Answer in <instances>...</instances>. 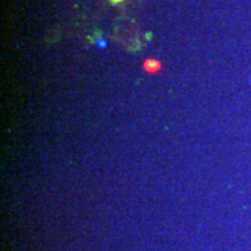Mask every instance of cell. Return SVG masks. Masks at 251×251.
Here are the masks:
<instances>
[{
  "label": "cell",
  "instance_id": "7a4b0ae2",
  "mask_svg": "<svg viewBox=\"0 0 251 251\" xmlns=\"http://www.w3.org/2000/svg\"><path fill=\"white\" fill-rule=\"evenodd\" d=\"M97 46H98L99 48H105V47L107 46V45H106L105 41H103L102 39H100V40H99V43H98V45H97Z\"/></svg>",
  "mask_w": 251,
  "mask_h": 251
},
{
  "label": "cell",
  "instance_id": "6da1fadb",
  "mask_svg": "<svg viewBox=\"0 0 251 251\" xmlns=\"http://www.w3.org/2000/svg\"><path fill=\"white\" fill-rule=\"evenodd\" d=\"M161 68L162 64L158 61H156V59H147L144 62V69H146L148 74H156L157 71L161 70Z\"/></svg>",
  "mask_w": 251,
  "mask_h": 251
}]
</instances>
